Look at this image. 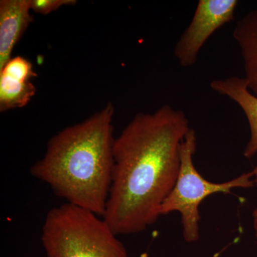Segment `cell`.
Wrapping results in <instances>:
<instances>
[{"instance_id": "cell-7", "label": "cell", "mask_w": 257, "mask_h": 257, "mask_svg": "<svg viewBox=\"0 0 257 257\" xmlns=\"http://www.w3.org/2000/svg\"><path fill=\"white\" fill-rule=\"evenodd\" d=\"M30 0L0 1V69L12 58L15 45L33 21Z\"/></svg>"}, {"instance_id": "cell-6", "label": "cell", "mask_w": 257, "mask_h": 257, "mask_svg": "<svg viewBox=\"0 0 257 257\" xmlns=\"http://www.w3.org/2000/svg\"><path fill=\"white\" fill-rule=\"evenodd\" d=\"M37 77L31 62L21 56L12 57L0 69V111L28 105L37 89L32 79Z\"/></svg>"}, {"instance_id": "cell-8", "label": "cell", "mask_w": 257, "mask_h": 257, "mask_svg": "<svg viewBox=\"0 0 257 257\" xmlns=\"http://www.w3.org/2000/svg\"><path fill=\"white\" fill-rule=\"evenodd\" d=\"M213 90L235 101L246 115L250 128V138L243 156L251 159L257 155V96L250 92L244 78L231 77L224 79H214L210 83Z\"/></svg>"}, {"instance_id": "cell-5", "label": "cell", "mask_w": 257, "mask_h": 257, "mask_svg": "<svg viewBox=\"0 0 257 257\" xmlns=\"http://www.w3.org/2000/svg\"><path fill=\"white\" fill-rule=\"evenodd\" d=\"M236 0H199L189 26L175 47V56L182 67L194 66L208 39L225 24L234 20Z\"/></svg>"}, {"instance_id": "cell-3", "label": "cell", "mask_w": 257, "mask_h": 257, "mask_svg": "<svg viewBox=\"0 0 257 257\" xmlns=\"http://www.w3.org/2000/svg\"><path fill=\"white\" fill-rule=\"evenodd\" d=\"M92 211L66 203L47 213L41 240L47 257H130L109 224Z\"/></svg>"}, {"instance_id": "cell-10", "label": "cell", "mask_w": 257, "mask_h": 257, "mask_svg": "<svg viewBox=\"0 0 257 257\" xmlns=\"http://www.w3.org/2000/svg\"><path fill=\"white\" fill-rule=\"evenodd\" d=\"M31 10L37 14L46 15L61 7L77 4L75 0H30Z\"/></svg>"}, {"instance_id": "cell-2", "label": "cell", "mask_w": 257, "mask_h": 257, "mask_svg": "<svg viewBox=\"0 0 257 257\" xmlns=\"http://www.w3.org/2000/svg\"><path fill=\"white\" fill-rule=\"evenodd\" d=\"M114 108L101 111L52 137L33 177L48 184L67 203L102 217L112 179Z\"/></svg>"}, {"instance_id": "cell-4", "label": "cell", "mask_w": 257, "mask_h": 257, "mask_svg": "<svg viewBox=\"0 0 257 257\" xmlns=\"http://www.w3.org/2000/svg\"><path fill=\"white\" fill-rule=\"evenodd\" d=\"M197 149V136L191 128L180 149V168L172 192L161 207L160 216L177 211L181 215L184 239L196 242L200 237L199 206L212 194H229L236 188H252L255 186L257 167L228 182L215 183L207 180L198 172L193 162Z\"/></svg>"}, {"instance_id": "cell-11", "label": "cell", "mask_w": 257, "mask_h": 257, "mask_svg": "<svg viewBox=\"0 0 257 257\" xmlns=\"http://www.w3.org/2000/svg\"><path fill=\"white\" fill-rule=\"evenodd\" d=\"M255 181V186L257 187V175L254 178ZM252 218H253V230H254V234L255 236H256L257 239V206L256 207L253 209L252 213Z\"/></svg>"}, {"instance_id": "cell-9", "label": "cell", "mask_w": 257, "mask_h": 257, "mask_svg": "<svg viewBox=\"0 0 257 257\" xmlns=\"http://www.w3.org/2000/svg\"><path fill=\"white\" fill-rule=\"evenodd\" d=\"M233 37L241 48L245 81L250 92L257 96V9L236 23Z\"/></svg>"}, {"instance_id": "cell-1", "label": "cell", "mask_w": 257, "mask_h": 257, "mask_svg": "<svg viewBox=\"0 0 257 257\" xmlns=\"http://www.w3.org/2000/svg\"><path fill=\"white\" fill-rule=\"evenodd\" d=\"M190 128L183 111L163 105L153 114L139 113L115 138L102 216L115 234H138L156 222L175 187L181 145Z\"/></svg>"}]
</instances>
